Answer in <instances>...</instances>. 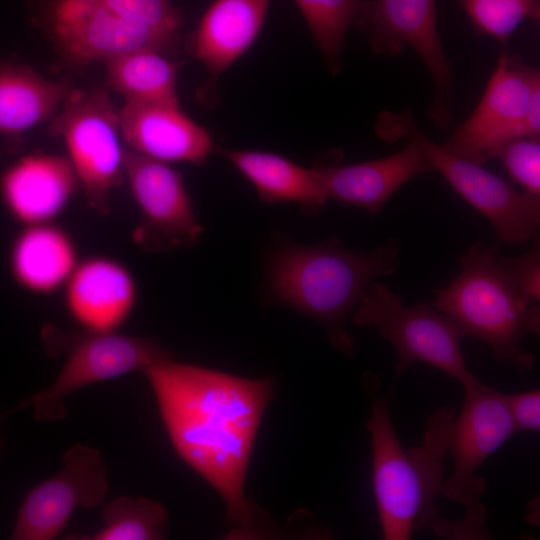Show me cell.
<instances>
[{
  "label": "cell",
  "mask_w": 540,
  "mask_h": 540,
  "mask_svg": "<svg viewBox=\"0 0 540 540\" xmlns=\"http://www.w3.org/2000/svg\"><path fill=\"white\" fill-rule=\"evenodd\" d=\"M178 455L220 496L230 536L260 535L245 480L258 430L274 394L271 378L251 379L170 357L143 371Z\"/></svg>",
  "instance_id": "obj_1"
},
{
  "label": "cell",
  "mask_w": 540,
  "mask_h": 540,
  "mask_svg": "<svg viewBox=\"0 0 540 540\" xmlns=\"http://www.w3.org/2000/svg\"><path fill=\"white\" fill-rule=\"evenodd\" d=\"M369 393L371 414L366 429L371 440L372 489L383 538L407 540L413 533L431 531L448 539H487L486 510L481 503L469 506L461 521L447 520L438 508L453 411H437L429 419L423 444L406 448L392 423L387 397Z\"/></svg>",
  "instance_id": "obj_2"
},
{
  "label": "cell",
  "mask_w": 540,
  "mask_h": 540,
  "mask_svg": "<svg viewBox=\"0 0 540 540\" xmlns=\"http://www.w3.org/2000/svg\"><path fill=\"white\" fill-rule=\"evenodd\" d=\"M399 240L389 238L371 252L346 248L330 238L312 245L285 244L267 269L270 297L319 323L330 344L352 357L355 342L346 322L368 286L400 264Z\"/></svg>",
  "instance_id": "obj_3"
},
{
  "label": "cell",
  "mask_w": 540,
  "mask_h": 540,
  "mask_svg": "<svg viewBox=\"0 0 540 540\" xmlns=\"http://www.w3.org/2000/svg\"><path fill=\"white\" fill-rule=\"evenodd\" d=\"M496 245L476 241L460 258L461 272L434 289L433 306L447 315L464 336L487 343L498 361L530 369L535 358L522 350L526 334L539 336V302L526 297L502 265Z\"/></svg>",
  "instance_id": "obj_4"
},
{
  "label": "cell",
  "mask_w": 540,
  "mask_h": 540,
  "mask_svg": "<svg viewBox=\"0 0 540 540\" xmlns=\"http://www.w3.org/2000/svg\"><path fill=\"white\" fill-rule=\"evenodd\" d=\"M41 18L74 65L136 51L174 52L184 14L170 0H45Z\"/></svg>",
  "instance_id": "obj_5"
},
{
  "label": "cell",
  "mask_w": 540,
  "mask_h": 540,
  "mask_svg": "<svg viewBox=\"0 0 540 540\" xmlns=\"http://www.w3.org/2000/svg\"><path fill=\"white\" fill-rule=\"evenodd\" d=\"M376 135L386 143L401 139L415 143L450 186L493 225L498 238L511 245L538 236L540 196L516 191L509 183L448 150L427 137L409 110L381 111L375 122Z\"/></svg>",
  "instance_id": "obj_6"
},
{
  "label": "cell",
  "mask_w": 540,
  "mask_h": 540,
  "mask_svg": "<svg viewBox=\"0 0 540 540\" xmlns=\"http://www.w3.org/2000/svg\"><path fill=\"white\" fill-rule=\"evenodd\" d=\"M352 323L372 327L397 353L396 376L414 363H426L463 386L481 382L469 370L460 342L461 329L429 304L405 306L402 299L381 282H372L356 305Z\"/></svg>",
  "instance_id": "obj_7"
},
{
  "label": "cell",
  "mask_w": 540,
  "mask_h": 540,
  "mask_svg": "<svg viewBox=\"0 0 540 540\" xmlns=\"http://www.w3.org/2000/svg\"><path fill=\"white\" fill-rule=\"evenodd\" d=\"M48 132L61 137L88 205L109 214L108 198L124 176L119 114L105 89H72Z\"/></svg>",
  "instance_id": "obj_8"
},
{
  "label": "cell",
  "mask_w": 540,
  "mask_h": 540,
  "mask_svg": "<svg viewBox=\"0 0 540 540\" xmlns=\"http://www.w3.org/2000/svg\"><path fill=\"white\" fill-rule=\"evenodd\" d=\"M355 25L375 53L396 56L408 46L418 54L434 84L428 117L446 131L453 120L454 79L438 31L436 0H367Z\"/></svg>",
  "instance_id": "obj_9"
},
{
  "label": "cell",
  "mask_w": 540,
  "mask_h": 540,
  "mask_svg": "<svg viewBox=\"0 0 540 540\" xmlns=\"http://www.w3.org/2000/svg\"><path fill=\"white\" fill-rule=\"evenodd\" d=\"M538 83V69L503 50L478 105L443 146L482 165L496 158L510 140L529 137L526 118L532 91Z\"/></svg>",
  "instance_id": "obj_10"
},
{
  "label": "cell",
  "mask_w": 540,
  "mask_h": 540,
  "mask_svg": "<svg viewBox=\"0 0 540 540\" xmlns=\"http://www.w3.org/2000/svg\"><path fill=\"white\" fill-rule=\"evenodd\" d=\"M156 341L110 332L84 331L73 337L67 358L53 384L28 402L40 421L65 416L64 400L73 392L99 381L142 370L169 357Z\"/></svg>",
  "instance_id": "obj_11"
},
{
  "label": "cell",
  "mask_w": 540,
  "mask_h": 540,
  "mask_svg": "<svg viewBox=\"0 0 540 540\" xmlns=\"http://www.w3.org/2000/svg\"><path fill=\"white\" fill-rule=\"evenodd\" d=\"M463 388L462 409L448 426L447 451L454 470L443 482L442 495L469 507L479 503L485 490V482L476 472L517 431L502 392L482 383Z\"/></svg>",
  "instance_id": "obj_12"
},
{
  "label": "cell",
  "mask_w": 540,
  "mask_h": 540,
  "mask_svg": "<svg viewBox=\"0 0 540 540\" xmlns=\"http://www.w3.org/2000/svg\"><path fill=\"white\" fill-rule=\"evenodd\" d=\"M63 461L60 472L26 495L17 515L12 539H54L76 507L102 506L108 483L99 451L76 444L65 452Z\"/></svg>",
  "instance_id": "obj_13"
},
{
  "label": "cell",
  "mask_w": 540,
  "mask_h": 540,
  "mask_svg": "<svg viewBox=\"0 0 540 540\" xmlns=\"http://www.w3.org/2000/svg\"><path fill=\"white\" fill-rule=\"evenodd\" d=\"M124 176L142 216L140 243L158 250L198 241L204 230L178 171L125 148Z\"/></svg>",
  "instance_id": "obj_14"
},
{
  "label": "cell",
  "mask_w": 540,
  "mask_h": 540,
  "mask_svg": "<svg viewBox=\"0 0 540 540\" xmlns=\"http://www.w3.org/2000/svg\"><path fill=\"white\" fill-rule=\"evenodd\" d=\"M271 0H213L187 38L189 53L200 61L208 79L199 100L213 107L219 77L255 42Z\"/></svg>",
  "instance_id": "obj_15"
},
{
  "label": "cell",
  "mask_w": 540,
  "mask_h": 540,
  "mask_svg": "<svg viewBox=\"0 0 540 540\" xmlns=\"http://www.w3.org/2000/svg\"><path fill=\"white\" fill-rule=\"evenodd\" d=\"M118 114L126 148L142 156L165 163L201 165L215 150L210 132L180 105L125 100Z\"/></svg>",
  "instance_id": "obj_16"
},
{
  "label": "cell",
  "mask_w": 540,
  "mask_h": 540,
  "mask_svg": "<svg viewBox=\"0 0 540 540\" xmlns=\"http://www.w3.org/2000/svg\"><path fill=\"white\" fill-rule=\"evenodd\" d=\"M63 289L68 313L89 332L117 331L131 315L138 296L131 271L106 256L79 261Z\"/></svg>",
  "instance_id": "obj_17"
},
{
  "label": "cell",
  "mask_w": 540,
  "mask_h": 540,
  "mask_svg": "<svg viewBox=\"0 0 540 540\" xmlns=\"http://www.w3.org/2000/svg\"><path fill=\"white\" fill-rule=\"evenodd\" d=\"M313 167L328 199L363 208L372 216L405 183L434 171L423 152L410 140L401 151L380 159L349 165L324 162Z\"/></svg>",
  "instance_id": "obj_18"
},
{
  "label": "cell",
  "mask_w": 540,
  "mask_h": 540,
  "mask_svg": "<svg viewBox=\"0 0 540 540\" xmlns=\"http://www.w3.org/2000/svg\"><path fill=\"white\" fill-rule=\"evenodd\" d=\"M80 188L66 156L34 152L3 173L0 189L12 216L25 226L49 223L68 206Z\"/></svg>",
  "instance_id": "obj_19"
},
{
  "label": "cell",
  "mask_w": 540,
  "mask_h": 540,
  "mask_svg": "<svg viewBox=\"0 0 540 540\" xmlns=\"http://www.w3.org/2000/svg\"><path fill=\"white\" fill-rule=\"evenodd\" d=\"M79 261L72 237L52 222L25 226L15 238L9 258L15 281L37 295L63 288Z\"/></svg>",
  "instance_id": "obj_20"
},
{
  "label": "cell",
  "mask_w": 540,
  "mask_h": 540,
  "mask_svg": "<svg viewBox=\"0 0 540 540\" xmlns=\"http://www.w3.org/2000/svg\"><path fill=\"white\" fill-rule=\"evenodd\" d=\"M217 151L254 186L259 198L266 203L292 202L304 213L314 215L328 200L314 167L305 168L265 151L222 147Z\"/></svg>",
  "instance_id": "obj_21"
},
{
  "label": "cell",
  "mask_w": 540,
  "mask_h": 540,
  "mask_svg": "<svg viewBox=\"0 0 540 540\" xmlns=\"http://www.w3.org/2000/svg\"><path fill=\"white\" fill-rule=\"evenodd\" d=\"M72 89L69 81L47 80L26 65L0 63V134L19 136L50 119Z\"/></svg>",
  "instance_id": "obj_22"
},
{
  "label": "cell",
  "mask_w": 540,
  "mask_h": 540,
  "mask_svg": "<svg viewBox=\"0 0 540 540\" xmlns=\"http://www.w3.org/2000/svg\"><path fill=\"white\" fill-rule=\"evenodd\" d=\"M107 86L125 100L179 105L176 80L181 63L155 50H136L104 61Z\"/></svg>",
  "instance_id": "obj_23"
},
{
  "label": "cell",
  "mask_w": 540,
  "mask_h": 540,
  "mask_svg": "<svg viewBox=\"0 0 540 540\" xmlns=\"http://www.w3.org/2000/svg\"><path fill=\"white\" fill-rule=\"evenodd\" d=\"M299 7L331 75L342 62L347 31L355 24L367 0H294Z\"/></svg>",
  "instance_id": "obj_24"
},
{
  "label": "cell",
  "mask_w": 540,
  "mask_h": 540,
  "mask_svg": "<svg viewBox=\"0 0 540 540\" xmlns=\"http://www.w3.org/2000/svg\"><path fill=\"white\" fill-rule=\"evenodd\" d=\"M102 516L104 528L90 539L158 540L166 535L165 508L147 498H115L104 506Z\"/></svg>",
  "instance_id": "obj_25"
},
{
  "label": "cell",
  "mask_w": 540,
  "mask_h": 540,
  "mask_svg": "<svg viewBox=\"0 0 540 540\" xmlns=\"http://www.w3.org/2000/svg\"><path fill=\"white\" fill-rule=\"evenodd\" d=\"M473 30L506 43L524 20L539 21L540 0H456Z\"/></svg>",
  "instance_id": "obj_26"
},
{
  "label": "cell",
  "mask_w": 540,
  "mask_h": 540,
  "mask_svg": "<svg viewBox=\"0 0 540 540\" xmlns=\"http://www.w3.org/2000/svg\"><path fill=\"white\" fill-rule=\"evenodd\" d=\"M496 158L524 192L540 196L539 138L522 136L512 139L501 147Z\"/></svg>",
  "instance_id": "obj_27"
},
{
  "label": "cell",
  "mask_w": 540,
  "mask_h": 540,
  "mask_svg": "<svg viewBox=\"0 0 540 540\" xmlns=\"http://www.w3.org/2000/svg\"><path fill=\"white\" fill-rule=\"evenodd\" d=\"M512 280L520 291L534 302L540 300V244L539 237L536 245L527 253L517 257H501Z\"/></svg>",
  "instance_id": "obj_28"
},
{
  "label": "cell",
  "mask_w": 540,
  "mask_h": 540,
  "mask_svg": "<svg viewBox=\"0 0 540 540\" xmlns=\"http://www.w3.org/2000/svg\"><path fill=\"white\" fill-rule=\"evenodd\" d=\"M516 431L538 432L540 429V391L529 390L515 394L502 393Z\"/></svg>",
  "instance_id": "obj_29"
}]
</instances>
